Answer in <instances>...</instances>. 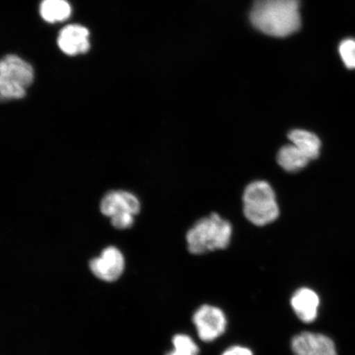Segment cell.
<instances>
[{"instance_id": "15", "label": "cell", "mask_w": 355, "mask_h": 355, "mask_svg": "<svg viewBox=\"0 0 355 355\" xmlns=\"http://www.w3.org/2000/svg\"><path fill=\"white\" fill-rule=\"evenodd\" d=\"M339 54L349 69H355V39H345L339 46Z\"/></svg>"}, {"instance_id": "13", "label": "cell", "mask_w": 355, "mask_h": 355, "mask_svg": "<svg viewBox=\"0 0 355 355\" xmlns=\"http://www.w3.org/2000/svg\"><path fill=\"white\" fill-rule=\"evenodd\" d=\"M40 13L49 24H55L69 19L72 15V7L67 0H43Z\"/></svg>"}, {"instance_id": "3", "label": "cell", "mask_w": 355, "mask_h": 355, "mask_svg": "<svg viewBox=\"0 0 355 355\" xmlns=\"http://www.w3.org/2000/svg\"><path fill=\"white\" fill-rule=\"evenodd\" d=\"M243 202V214L254 225L272 223L279 216L276 193L268 182H252L244 189Z\"/></svg>"}, {"instance_id": "1", "label": "cell", "mask_w": 355, "mask_h": 355, "mask_svg": "<svg viewBox=\"0 0 355 355\" xmlns=\"http://www.w3.org/2000/svg\"><path fill=\"white\" fill-rule=\"evenodd\" d=\"M300 0H255L250 20L264 34L288 37L300 28Z\"/></svg>"}, {"instance_id": "5", "label": "cell", "mask_w": 355, "mask_h": 355, "mask_svg": "<svg viewBox=\"0 0 355 355\" xmlns=\"http://www.w3.org/2000/svg\"><path fill=\"white\" fill-rule=\"evenodd\" d=\"M193 322L199 338L205 343H211L223 335L227 325L223 311L208 304L201 306L195 312Z\"/></svg>"}, {"instance_id": "16", "label": "cell", "mask_w": 355, "mask_h": 355, "mask_svg": "<svg viewBox=\"0 0 355 355\" xmlns=\"http://www.w3.org/2000/svg\"><path fill=\"white\" fill-rule=\"evenodd\" d=\"M222 355H254L251 349L243 346L235 345L225 350Z\"/></svg>"}, {"instance_id": "9", "label": "cell", "mask_w": 355, "mask_h": 355, "mask_svg": "<svg viewBox=\"0 0 355 355\" xmlns=\"http://www.w3.org/2000/svg\"><path fill=\"white\" fill-rule=\"evenodd\" d=\"M89 31L85 26L72 24L60 31L58 46L64 54L75 56L85 54L91 48Z\"/></svg>"}, {"instance_id": "6", "label": "cell", "mask_w": 355, "mask_h": 355, "mask_svg": "<svg viewBox=\"0 0 355 355\" xmlns=\"http://www.w3.org/2000/svg\"><path fill=\"white\" fill-rule=\"evenodd\" d=\"M141 209L139 200L126 191H112L105 195L101 203V211L110 219L123 216H136Z\"/></svg>"}, {"instance_id": "4", "label": "cell", "mask_w": 355, "mask_h": 355, "mask_svg": "<svg viewBox=\"0 0 355 355\" xmlns=\"http://www.w3.org/2000/svg\"><path fill=\"white\" fill-rule=\"evenodd\" d=\"M33 81V66L21 58L8 55L0 60V102L24 98Z\"/></svg>"}, {"instance_id": "14", "label": "cell", "mask_w": 355, "mask_h": 355, "mask_svg": "<svg viewBox=\"0 0 355 355\" xmlns=\"http://www.w3.org/2000/svg\"><path fill=\"white\" fill-rule=\"evenodd\" d=\"M172 343L174 350L166 355H198V346L188 335H175L173 337Z\"/></svg>"}, {"instance_id": "12", "label": "cell", "mask_w": 355, "mask_h": 355, "mask_svg": "<svg viewBox=\"0 0 355 355\" xmlns=\"http://www.w3.org/2000/svg\"><path fill=\"white\" fill-rule=\"evenodd\" d=\"M279 166L288 173H296L304 170L309 165V159L295 145L283 146L277 155Z\"/></svg>"}, {"instance_id": "7", "label": "cell", "mask_w": 355, "mask_h": 355, "mask_svg": "<svg viewBox=\"0 0 355 355\" xmlns=\"http://www.w3.org/2000/svg\"><path fill=\"white\" fill-rule=\"evenodd\" d=\"M124 257L122 252L114 247H109L100 257L92 260L90 268L97 278L104 282L116 281L123 272Z\"/></svg>"}, {"instance_id": "2", "label": "cell", "mask_w": 355, "mask_h": 355, "mask_svg": "<svg viewBox=\"0 0 355 355\" xmlns=\"http://www.w3.org/2000/svg\"><path fill=\"white\" fill-rule=\"evenodd\" d=\"M232 225L217 213L200 219L186 235L188 250L192 254L225 250L232 236Z\"/></svg>"}, {"instance_id": "8", "label": "cell", "mask_w": 355, "mask_h": 355, "mask_svg": "<svg viewBox=\"0 0 355 355\" xmlns=\"http://www.w3.org/2000/svg\"><path fill=\"white\" fill-rule=\"evenodd\" d=\"M295 355H337L335 343L319 333L302 332L291 340Z\"/></svg>"}, {"instance_id": "10", "label": "cell", "mask_w": 355, "mask_h": 355, "mask_svg": "<svg viewBox=\"0 0 355 355\" xmlns=\"http://www.w3.org/2000/svg\"><path fill=\"white\" fill-rule=\"evenodd\" d=\"M293 310L302 322L311 323L316 320L320 300L317 293L309 288L296 291L291 298Z\"/></svg>"}, {"instance_id": "11", "label": "cell", "mask_w": 355, "mask_h": 355, "mask_svg": "<svg viewBox=\"0 0 355 355\" xmlns=\"http://www.w3.org/2000/svg\"><path fill=\"white\" fill-rule=\"evenodd\" d=\"M288 139L309 159V161L316 159L320 155L322 141L314 132L304 130H294L288 133Z\"/></svg>"}]
</instances>
